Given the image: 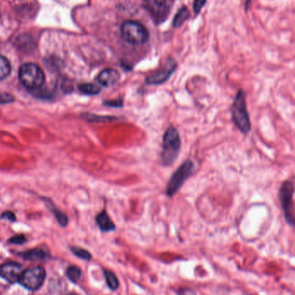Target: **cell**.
Returning a JSON list of instances; mask_svg holds the SVG:
<instances>
[{
	"label": "cell",
	"mask_w": 295,
	"mask_h": 295,
	"mask_svg": "<svg viewBox=\"0 0 295 295\" xmlns=\"http://www.w3.org/2000/svg\"><path fill=\"white\" fill-rule=\"evenodd\" d=\"M162 158L164 166H172L177 160L181 148L180 134L174 127H168L162 138Z\"/></svg>",
	"instance_id": "obj_1"
},
{
	"label": "cell",
	"mask_w": 295,
	"mask_h": 295,
	"mask_svg": "<svg viewBox=\"0 0 295 295\" xmlns=\"http://www.w3.org/2000/svg\"><path fill=\"white\" fill-rule=\"evenodd\" d=\"M232 120L242 133H250L251 130V117L246 102V94L243 89H239L232 104Z\"/></svg>",
	"instance_id": "obj_2"
},
{
	"label": "cell",
	"mask_w": 295,
	"mask_h": 295,
	"mask_svg": "<svg viewBox=\"0 0 295 295\" xmlns=\"http://www.w3.org/2000/svg\"><path fill=\"white\" fill-rule=\"evenodd\" d=\"M18 78L22 86L29 90L41 88L45 82V74L36 64H22L18 71Z\"/></svg>",
	"instance_id": "obj_3"
},
{
	"label": "cell",
	"mask_w": 295,
	"mask_h": 295,
	"mask_svg": "<svg viewBox=\"0 0 295 295\" xmlns=\"http://www.w3.org/2000/svg\"><path fill=\"white\" fill-rule=\"evenodd\" d=\"M195 165L191 160H187L175 170L168 181L166 194L171 198L180 191L185 182L194 174Z\"/></svg>",
	"instance_id": "obj_4"
},
{
	"label": "cell",
	"mask_w": 295,
	"mask_h": 295,
	"mask_svg": "<svg viewBox=\"0 0 295 295\" xmlns=\"http://www.w3.org/2000/svg\"><path fill=\"white\" fill-rule=\"evenodd\" d=\"M295 191V184L292 181H286L280 187L278 196L287 222L290 226L295 227V213L293 204Z\"/></svg>",
	"instance_id": "obj_5"
},
{
	"label": "cell",
	"mask_w": 295,
	"mask_h": 295,
	"mask_svg": "<svg viewBox=\"0 0 295 295\" xmlns=\"http://www.w3.org/2000/svg\"><path fill=\"white\" fill-rule=\"evenodd\" d=\"M122 36L125 41L133 45L145 43L149 39V32L140 22L126 21L121 28Z\"/></svg>",
	"instance_id": "obj_6"
},
{
	"label": "cell",
	"mask_w": 295,
	"mask_h": 295,
	"mask_svg": "<svg viewBox=\"0 0 295 295\" xmlns=\"http://www.w3.org/2000/svg\"><path fill=\"white\" fill-rule=\"evenodd\" d=\"M46 272L41 266L34 267L26 270L20 277L19 283L22 287L30 291L40 289L44 283Z\"/></svg>",
	"instance_id": "obj_7"
},
{
	"label": "cell",
	"mask_w": 295,
	"mask_h": 295,
	"mask_svg": "<svg viewBox=\"0 0 295 295\" xmlns=\"http://www.w3.org/2000/svg\"><path fill=\"white\" fill-rule=\"evenodd\" d=\"M143 6L158 23L168 17L169 6L166 0H143Z\"/></svg>",
	"instance_id": "obj_8"
},
{
	"label": "cell",
	"mask_w": 295,
	"mask_h": 295,
	"mask_svg": "<svg viewBox=\"0 0 295 295\" xmlns=\"http://www.w3.org/2000/svg\"><path fill=\"white\" fill-rule=\"evenodd\" d=\"M176 68H177V62L173 59H168L165 65L161 69H159L156 73H152L147 77L145 82L150 86L153 85L157 86V85L163 84L171 77Z\"/></svg>",
	"instance_id": "obj_9"
},
{
	"label": "cell",
	"mask_w": 295,
	"mask_h": 295,
	"mask_svg": "<svg viewBox=\"0 0 295 295\" xmlns=\"http://www.w3.org/2000/svg\"><path fill=\"white\" fill-rule=\"evenodd\" d=\"M22 274V266L19 264L11 262L0 265V277L6 280L8 283H16L19 282Z\"/></svg>",
	"instance_id": "obj_10"
},
{
	"label": "cell",
	"mask_w": 295,
	"mask_h": 295,
	"mask_svg": "<svg viewBox=\"0 0 295 295\" xmlns=\"http://www.w3.org/2000/svg\"><path fill=\"white\" fill-rule=\"evenodd\" d=\"M97 81L98 84L105 87H110L114 86L115 84L119 81L120 79V73L118 70L113 68H105L102 70L97 76Z\"/></svg>",
	"instance_id": "obj_11"
},
{
	"label": "cell",
	"mask_w": 295,
	"mask_h": 295,
	"mask_svg": "<svg viewBox=\"0 0 295 295\" xmlns=\"http://www.w3.org/2000/svg\"><path fill=\"white\" fill-rule=\"evenodd\" d=\"M96 223L102 232H112L116 229L114 223L112 222L106 211H103L101 213H98L96 217Z\"/></svg>",
	"instance_id": "obj_12"
},
{
	"label": "cell",
	"mask_w": 295,
	"mask_h": 295,
	"mask_svg": "<svg viewBox=\"0 0 295 295\" xmlns=\"http://www.w3.org/2000/svg\"><path fill=\"white\" fill-rule=\"evenodd\" d=\"M81 118L84 120L87 121V122H91V123H111V122H115V121H118L120 118L118 117H115V116H103V115H96L93 113H83L81 115Z\"/></svg>",
	"instance_id": "obj_13"
},
{
	"label": "cell",
	"mask_w": 295,
	"mask_h": 295,
	"mask_svg": "<svg viewBox=\"0 0 295 295\" xmlns=\"http://www.w3.org/2000/svg\"><path fill=\"white\" fill-rule=\"evenodd\" d=\"M19 256L26 259V260L34 261L35 262V261H41L45 259V258H47L48 254H47V252H45L41 249H34V250H30V251L21 252V253H19Z\"/></svg>",
	"instance_id": "obj_14"
},
{
	"label": "cell",
	"mask_w": 295,
	"mask_h": 295,
	"mask_svg": "<svg viewBox=\"0 0 295 295\" xmlns=\"http://www.w3.org/2000/svg\"><path fill=\"white\" fill-rule=\"evenodd\" d=\"M78 90L84 95H98L101 92V87L93 83H82L78 86Z\"/></svg>",
	"instance_id": "obj_15"
},
{
	"label": "cell",
	"mask_w": 295,
	"mask_h": 295,
	"mask_svg": "<svg viewBox=\"0 0 295 295\" xmlns=\"http://www.w3.org/2000/svg\"><path fill=\"white\" fill-rule=\"evenodd\" d=\"M47 206L50 209L51 212L53 213L54 217L56 218L60 226H63V227L64 226H67V223H68V219H67V215L58 209L57 207H55L54 204H53V202H51L49 200H47Z\"/></svg>",
	"instance_id": "obj_16"
},
{
	"label": "cell",
	"mask_w": 295,
	"mask_h": 295,
	"mask_svg": "<svg viewBox=\"0 0 295 295\" xmlns=\"http://www.w3.org/2000/svg\"><path fill=\"white\" fill-rule=\"evenodd\" d=\"M189 16H190V14H189V11H188L187 8H186V7L181 8V10L178 11L176 16H175V18H174L173 25H174L175 28H179L180 26L182 25V24L184 23L185 21H186Z\"/></svg>",
	"instance_id": "obj_17"
},
{
	"label": "cell",
	"mask_w": 295,
	"mask_h": 295,
	"mask_svg": "<svg viewBox=\"0 0 295 295\" xmlns=\"http://www.w3.org/2000/svg\"><path fill=\"white\" fill-rule=\"evenodd\" d=\"M10 71H11V66H10V61L3 55H0V80L9 76Z\"/></svg>",
	"instance_id": "obj_18"
},
{
	"label": "cell",
	"mask_w": 295,
	"mask_h": 295,
	"mask_svg": "<svg viewBox=\"0 0 295 295\" xmlns=\"http://www.w3.org/2000/svg\"><path fill=\"white\" fill-rule=\"evenodd\" d=\"M105 274V281L107 283V286L111 290H116L118 289L119 287V283H118V278L116 277L114 274L112 273L110 270H105L104 271Z\"/></svg>",
	"instance_id": "obj_19"
},
{
	"label": "cell",
	"mask_w": 295,
	"mask_h": 295,
	"mask_svg": "<svg viewBox=\"0 0 295 295\" xmlns=\"http://www.w3.org/2000/svg\"><path fill=\"white\" fill-rule=\"evenodd\" d=\"M67 276L68 279L73 282V283H76L79 282L81 276H82V272L79 269V267L71 266L67 269Z\"/></svg>",
	"instance_id": "obj_20"
},
{
	"label": "cell",
	"mask_w": 295,
	"mask_h": 295,
	"mask_svg": "<svg viewBox=\"0 0 295 295\" xmlns=\"http://www.w3.org/2000/svg\"><path fill=\"white\" fill-rule=\"evenodd\" d=\"M71 251H73V254L80 258V259L86 261H90L92 259V255L86 250H84L81 248L73 247L71 248Z\"/></svg>",
	"instance_id": "obj_21"
},
{
	"label": "cell",
	"mask_w": 295,
	"mask_h": 295,
	"mask_svg": "<svg viewBox=\"0 0 295 295\" xmlns=\"http://www.w3.org/2000/svg\"><path fill=\"white\" fill-rule=\"evenodd\" d=\"M103 105L107 107H112V108H122L124 105V100L122 98L118 99H111V100H105L103 102Z\"/></svg>",
	"instance_id": "obj_22"
},
{
	"label": "cell",
	"mask_w": 295,
	"mask_h": 295,
	"mask_svg": "<svg viewBox=\"0 0 295 295\" xmlns=\"http://www.w3.org/2000/svg\"><path fill=\"white\" fill-rule=\"evenodd\" d=\"M27 241L25 237L23 235L15 236L9 239V243L13 245H22Z\"/></svg>",
	"instance_id": "obj_23"
},
{
	"label": "cell",
	"mask_w": 295,
	"mask_h": 295,
	"mask_svg": "<svg viewBox=\"0 0 295 295\" xmlns=\"http://www.w3.org/2000/svg\"><path fill=\"white\" fill-rule=\"evenodd\" d=\"M14 101V97L10 93H1L0 94V104H9Z\"/></svg>",
	"instance_id": "obj_24"
},
{
	"label": "cell",
	"mask_w": 295,
	"mask_h": 295,
	"mask_svg": "<svg viewBox=\"0 0 295 295\" xmlns=\"http://www.w3.org/2000/svg\"><path fill=\"white\" fill-rule=\"evenodd\" d=\"M207 3V0H195L194 3V10L195 14H199L204 5Z\"/></svg>",
	"instance_id": "obj_25"
},
{
	"label": "cell",
	"mask_w": 295,
	"mask_h": 295,
	"mask_svg": "<svg viewBox=\"0 0 295 295\" xmlns=\"http://www.w3.org/2000/svg\"><path fill=\"white\" fill-rule=\"evenodd\" d=\"M1 219H8L10 222L16 221V216H15V214L11 213V212H9V211H8V212H5V213H3V214L1 215Z\"/></svg>",
	"instance_id": "obj_26"
},
{
	"label": "cell",
	"mask_w": 295,
	"mask_h": 295,
	"mask_svg": "<svg viewBox=\"0 0 295 295\" xmlns=\"http://www.w3.org/2000/svg\"><path fill=\"white\" fill-rule=\"evenodd\" d=\"M179 295H196V293L194 292V290L190 289H181L178 292Z\"/></svg>",
	"instance_id": "obj_27"
}]
</instances>
